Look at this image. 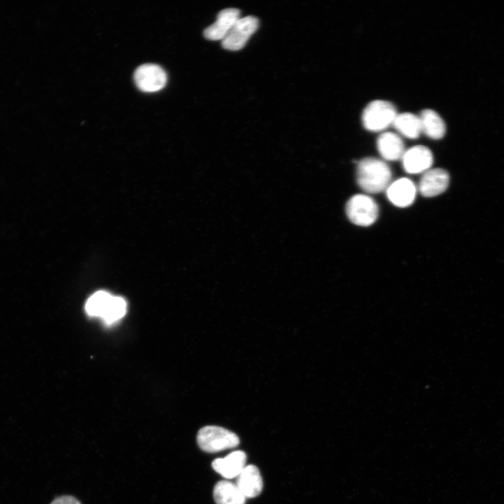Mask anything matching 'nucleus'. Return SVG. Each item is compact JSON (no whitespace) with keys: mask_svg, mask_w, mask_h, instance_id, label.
<instances>
[{"mask_svg":"<svg viewBox=\"0 0 504 504\" xmlns=\"http://www.w3.org/2000/svg\"><path fill=\"white\" fill-rule=\"evenodd\" d=\"M258 20L254 16L239 18L222 40L223 48L229 50L241 49L258 27Z\"/></svg>","mask_w":504,"mask_h":504,"instance_id":"obj_5","label":"nucleus"},{"mask_svg":"<svg viewBox=\"0 0 504 504\" xmlns=\"http://www.w3.org/2000/svg\"><path fill=\"white\" fill-rule=\"evenodd\" d=\"M393 125L400 134L409 139H416L421 133L419 117L411 113L397 114Z\"/></svg>","mask_w":504,"mask_h":504,"instance_id":"obj_16","label":"nucleus"},{"mask_svg":"<svg viewBox=\"0 0 504 504\" xmlns=\"http://www.w3.org/2000/svg\"><path fill=\"white\" fill-rule=\"evenodd\" d=\"M113 295L100 290L91 295L85 304V310L90 316L102 317Z\"/></svg>","mask_w":504,"mask_h":504,"instance_id":"obj_17","label":"nucleus"},{"mask_svg":"<svg viewBox=\"0 0 504 504\" xmlns=\"http://www.w3.org/2000/svg\"><path fill=\"white\" fill-rule=\"evenodd\" d=\"M134 81L139 89L153 92L163 88L167 83V74L163 69L154 64H145L134 72Z\"/></svg>","mask_w":504,"mask_h":504,"instance_id":"obj_6","label":"nucleus"},{"mask_svg":"<svg viewBox=\"0 0 504 504\" xmlns=\"http://www.w3.org/2000/svg\"><path fill=\"white\" fill-rule=\"evenodd\" d=\"M246 454L240 450L234 451L223 458L212 462L214 470L226 479L237 477L246 466Z\"/></svg>","mask_w":504,"mask_h":504,"instance_id":"obj_11","label":"nucleus"},{"mask_svg":"<svg viewBox=\"0 0 504 504\" xmlns=\"http://www.w3.org/2000/svg\"><path fill=\"white\" fill-rule=\"evenodd\" d=\"M346 213L355 225L369 226L374 223L379 214L376 202L370 196L358 194L352 196L346 203Z\"/></svg>","mask_w":504,"mask_h":504,"instance_id":"obj_4","label":"nucleus"},{"mask_svg":"<svg viewBox=\"0 0 504 504\" xmlns=\"http://www.w3.org/2000/svg\"><path fill=\"white\" fill-rule=\"evenodd\" d=\"M239 15L240 11L237 8L222 10L218 14L216 21L204 29V37L209 40L222 41L240 18Z\"/></svg>","mask_w":504,"mask_h":504,"instance_id":"obj_10","label":"nucleus"},{"mask_svg":"<svg viewBox=\"0 0 504 504\" xmlns=\"http://www.w3.org/2000/svg\"><path fill=\"white\" fill-rule=\"evenodd\" d=\"M401 160L403 169L407 173L421 174L430 169L433 157L427 147L415 146L405 150Z\"/></svg>","mask_w":504,"mask_h":504,"instance_id":"obj_7","label":"nucleus"},{"mask_svg":"<svg viewBox=\"0 0 504 504\" xmlns=\"http://www.w3.org/2000/svg\"><path fill=\"white\" fill-rule=\"evenodd\" d=\"M126 307V302L122 298L113 295L102 318L106 323H113L125 314Z\"/></svg>","mask_w":504,"mask_h":504,"instance_id":"obj_18","label":"nucleus"},{"mask_svg":"<svg viewBox=\"0 0 504 504\" xmlns=\"http://www.w3.org/2000/svg\"><path fill=\"white\" fill-rule=\"evenodd\" d=\"M50 504H80V502L73 496H63L55 498Z\"/></svg>","mask_w":504,"mask_h":504,"instance_id":"obj_19","label":"nucleus"},{"mask_svg":"<svg viewBox=\"0 0 504 504\" xmlns=\"http://www.w3.org/2000/svg\"><path fill=\"white\" fill-rule=\"evenodd\" d=\"M386 191L392 204L396 206L406 207L414 202L416 187L410 178H401L391 183Z\"/></svg>","mask_w":504,"mask_h":504,"instance_id":"obj_9","label":"nucleus"},{"mask_svg":"<svg viewBox=\"0 0 504 504\" xmlns=\"http://www.w3.org/2000/svg\"><path fill=\"white\" fill-rule=\"evenodd\" d=\"M356 180L359 187L368 193H379L391 183V171L382 160L366 158L358 162Z\"/></svg>","mask_w":504,"mask_h":504,"instance_id":"obj_1","label":"nucleus"},{"mask_svg":"<svg viewBox=\"0 0 504 504\" xmlns=\"http://www.w3.org/2000/svg\"><path fill=\"white\" fill-rule=\"evenodd\" d=\"M214 498L216 504H245L246 497L236 484L223 480L214 488Z\"/></svg>","mask_w":504,"mask_h":504,"instance_id":"obj_15","label":"nucleus"},{"mask_svg":"<svg viewBox=\"0 0 504 504\" xmlns=\"http://www.w3.org/2000/svg\"><path fill=\"white\" fill-rule=\"evenodd\" d=\"M396 115V109L391 102L374 100L365 108L362 122L366 130L379 132L393 125Z\"/></svg>","mask_w":504,"mask_h":504,"instance_id":"obj_3","label":"nucleus"},{"mask_svg":"<svg viewBox=\"0 0 504 504\" xmlns=\"http://www.w3.org/2000/svg\"><path fill=\"white\" fill-rule=\"evenodd\" d=\"M377 148L382 157L395 161L402 158L405 150L401 138L393 132H384L377 140Z\"/></svg>","mask_w":504,"mask_h":504,"instance_id":"obj_13","label":"nucleus"},{"mask_svg":"<svg viewBox=\"0 0 504 504\" xmlns=\"http://www.w3.org/2000/svg\"><path fill=\"white\" fill-rule=\"evenodd\" d=\"M421 132L433 139L442 138L446 132V125L440 115L431 109L423 110L419 115Z\"/></svg>","mask_w":504,"mask_h":504,"instance_id":"obj_14","label":"nucleus"},{"mask_svg":"<svg viewBox=\"0 0 504 504\" xmlns=\"http://www.w3.org/2000/svg\"><path fill=\"white\" fill-rule=\"evenodd\" d=\"M236 485L246 498L258 496L263 486L258 468L254 465H246L237 477Z\"/></svg>","mask_w":504,"mask_h":504,"instance_id":"obj_12","label":"nucleus"},{"mask_svg":"<svg viewBox=\"0 0 504 504\" xmlns=\"http://www.w3.org/2000/svg\"><path fill=\"white\" fill-rule=\"evenodd\" d=\"M449 181V176L447 171L440 168L430 169L423 173L418 189L424 197H434L447 188Z\"/></svg>","mask_w":504,"mask_h":504,"instance_id":"obj_8","label":"nucleus"},{"mask_svg":"<svg viewBox=\"0 0 504 504\" xmlns=\"http://www.w3.org/2000/svg\"><path fill=\"white\" fill-rule=\"evenodd\" d=\"M197 442L203 451L214 453L237 447L239 439L235 433L226 428L206 426L198 431Z\"/></svg>","mask_w":504,"mask_h":504,"instance_id":"obj_2","label":"nucleus"}]
</instances>
